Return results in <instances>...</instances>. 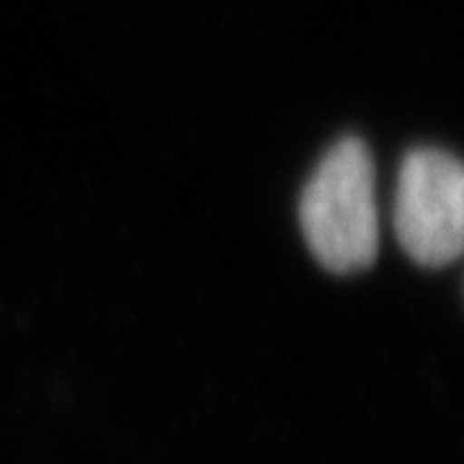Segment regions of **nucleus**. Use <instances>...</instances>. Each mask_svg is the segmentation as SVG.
I'll use <instances>...</instances> for the list:
<instances>
[{
    "instance_id": "f03ea898",
    "label": "nucleus",
    "mask_w": 464,
    "mask_h": 464,
    "mask_svg": "<svg viewBox=\"0 0 464 464\" xmlns=\"http://www.w3.org/2000/svg\"><path fill=\"white\" fill-rule=\"evenodd\" d=\"M392 222L398 243L415 264H454L464 243L462 163L447 150H411L400 166Z\"/></svg>"
},
{
    "instance_id": "f257e3e1",
    "label": "nucleus",
    "mask_w": 464,
    "mask_h": 464,
    "mask_svg": "<svg viewBox=\"0 0 464 464\" xmlns=\"http://www.w3.org/2000/svg\"><path fill=\"white\" fill-rule=\"evenodd\" d=\"M299 225L315 261L331 274H356L374 264L380 217L374 199V163L364 140L343 137L304 183Z\"/></svg>"
}]
</instances>
